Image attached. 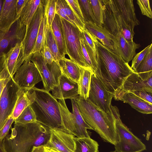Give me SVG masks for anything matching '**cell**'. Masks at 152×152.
<instances>
[{
    "mask_svg": "<svg viewBox=\"0 0 152 152\" xmlns=\"http://www.w3.org/2000/svg\"><path fill=\"white\" fill-rule=\"evenodd\" d=\"M28 94L37 122L50 129L61 127L58 102L49 91L34 87Z\"/></svg>",
    "mask_w": 152,
    "mask_h": 152,
    "instance_id": "cell-2",
    "label": "cell"
},
{
    "mask_svg": "<svg viewBox=\"0 0 152 152\" xmlns=\"http://www.w3.org/2000/svg\"><path fill=\"white\" fill-rule=\"evenodd\" d=\"M0 152H7L6 150L3 140H0Z\"/></svg>",
    "mask_w": 152,
    "mask_h": 152,
    "instance_id": "cell-52",
    "label": "cell"
},
{
    "mask_svg": "<svg viewBox=\"0 0 152 152\" xmlns=\"http://www.w3.org/2000/svg\"><path fill=\"white\" fill-rule=\"evenodd\" d=\"M85 23H95V20L89 0H77Z\"/></svg>",
    "mask_w": 152,
    "mask_h": 152,
    "instance_id": "cell-36",
    "label": "cell"
},
{
    "mask_svg": "<svg viewBox=\"0 0 152 152\" xmlns=\"http://www.w3.org/2000/svg\"><path fill=\"white\" fill-rule=\"evenodd\" d=\"M75 100L84 121L103 140L115 145L118 142V137L113 114L110 116L98 110L87 99L78 97Z\"/></svg>",
    "mask_w": 152,
    "mask_h": 152,
    "instance_id": "cell-3",
    "label": "cell"
},
{
    "mask_svg": "<svg viewBox=\"0 0 152 152\" xmlns=\"http://www.w3.org/2000/svg\"><path fill=\"white\" fill-rule=\"evenodd\" d=\"M80 67V76L77 83L79 97L86 100L88 97L91 76L94 74L89 68Z\"/></svg>",
    "mask_w": 152,
    "mask_h": 152,
    "instance_id": "cell-26",
    "label": "cell"
},
{
    "mask_svg": "<svg viewBox=\"0 0 152 152\" xmlns=\"http://www.w3.org/2000/svg\"><path fill=\"white\" fill-rule=\"evenodd\" d=\"M60 18L67 55L80 67L90 69L86 64L83 53L80 40L82 32L77 27Z\"/></svg>",
    "mask_w": 152,
    "mask_h": 152,
    "instance_id": "cell-8",
    "label": "cell"
},
{
    "mask_svg": "<svg viewBox=\"0 0 152 152\" xmlns=\"http://www.w3.org/2000/svg\"><path fill=\"white\" fill-rule=\"evenodd\" d=\"M13 80L19 88L29 90L42 79L38 69L28 58L15 73Z\"/></svg>",
    "mask_w": 152,
    "mask_h": 152,
    "instance_id": "cell-11",
    "label": "cell"
},
{
    "mask_svg": "<svg viewBox=\"0 0 152 152\" xmlns=\"http://www.w3.org/2000/svg\"><path fill=\"white\" fill-rule=\"evenodd\" d=\"M51 91L52 95L56 99H75L79 96L77 83L62 74L58 84Z\"/></svg>",
    "mask_w": 152,
    "mask_h": 152,
    "instance_id": "cell-15",
    "label": "cell"
},
{
    "mask_svg": "<svg viewBox=\"0 0 152 152\" xmlns=\"http://www.w3.org/2000/svg\"><path fill=\"white\" fill-rule=\"evenodd\" d=\"M72 111L70 112L64 99H58V104L61 120V127L77 137H90L87 129L92 130L83 120L75 100L71 99Z\"/></svg>",
    "mask_w": 152,
    "mask_h": 152,
    "instance_id": "cell-5",
    "label": "cell"
},
{
    "mask_svg": "<svg viewBox=\"0 0 152 152\" xmlns=\"http://www.w3.org/2000/svg\"><path fill=\"white\" fill-rule=\"evenodd\" d=\"M135 72L144 80H147L152 76V47L137 67Z\"/></svg>",
    "mask_w": 152,
    "mask_h": 152,
    "instance_id": "cell-30",
    "label": "cell"
},
{
    "mask_svg": "<svg viewBox=\"0 0 152 152\" xmlns=\"http://www.w3.org/2000/svg\"><path fill=\"white\" fill-rule=\"evenodd\" d=\"M41 1L40 0H28L19 18L22 24L26 27L28 25L37 10Z\"/></svg>",
    "mask_w": 152,
    "mask_h": 152,
    "instance_id": "cell-27",
    "label": "cell"
},
{
    "mask_svg": "<svg viewBox=\"0 0 152 152\" xmlns=\"http://www.w3.org/2000/svg\"><path fill=\"white\" fill-rule=\"evenodd\" d=\"M31 152H45L44 146L38 147H33Z\"/></svg>",
    "mask_w": 152,
    "mask_h": 152,
    "instance_id": "cell-51",
    "label": "cell"
},
{
    "mask_svg": "<svg viewBox=\"0 0 152 152\" xmlns=\"http://www.w3.org/2000/svg\"><path fill=\"white\" fill-rule=\"evenodd\" d=\"M44 7L42 0L34 15L26 27L25 35L21 42L24 61L31 53L34 48L41 21L44 17Z\"/></svg>",
    "mask_w": 152,
    "mask_h": 152,
    "instance_id": "cell-13",
    "label": "cell"
},
{
    "mask_svg": "<svg viewBox=\"0 0 152 152\" xmlns=\"http://www.w3.org/2000/svg\"><path fill=\"white\" fill-rule=\"evenodd\" d=\"M45 29V44L49 48L53 55L54 61L57 63L61 58L59 53L56 42L54 38L51 27L47 23L46 19L44 17Z\"/></svg>",
    "mask_w": 152,
    "mask_h": 152,
    "instance_id": "cell-32",
    "label": "cell"
},
{
    "mask_svg": "<svg viewBox=\"0 0 152 152\" xmlns=\"http://www.w3.org/2000/svg\"><path fill=\"white\" fill-rule=\"evenodd\" d=\"M115 120L118 142L114 145L118 152H142L146 150L145 145L134 135L122 123L119 109L116 106H111Z\"/></svg>",
    "mask_w": 152,
    "mask_h": 152,
    "instance_id": "cell-7",
    "label": "cell"
},
{
    "mask_svg": "<svg viewBox=\"0 0 152 152\" xmlns=\"http://www.w3.org/2000/svg\"><path fill=\"white\" fill-rule=\"evenodd\" d=\"M137 3L139 6L142 15L150 18H152V13L149 0H137Z\"/></svg>",
    "mask_w": 152,
    "mask_h": 152,
    "instance_id": "cell-41",
    "label": "cell"
},
{
    "mask_svg": "<svg viewBox=\"0 0 152 152\" xmlns=\"http://www.w3.org/2000/svg\"><path fill=\"white\" fill-rule=\"evenodd\" d=\"M75 152H99L98 143L88 137H75Z\"/></svg>",
    "mask_w": 152,
    "mask_h": 152,
    "instance_id": "cell-29",
    "label": "cell"
},
{
    "mask_svg": "<svg viewBox=\"0 0 152 152\" xmlns=\"http://www.w3.org/2000/svg\"><path fill=\"white\" fill-rule=\"evenodd\" d=\"M84 29L103 45L114 51V37L104 27L92 23L86 22L84 23Z\"/></svg>",
    "mask_w": 152,
    "mask_h": 152,
    "instance_id": "cell-22",
    "label": "cell"
},
{
    "mask_svg": "<svg viewBox=\"0 0 152 152\" xmlns=\"http://www.w3.org/2000/svg\"><path fill=\"white\" fill-rule=\"evenodd\" d=\"M119 90L125 92L144 91L152 92V76L144 80L134 72L126 79Z\"/></svg>",
    "mask_w": 152,
    "mask_h": 152,
    "instance_id": "cell-19",
    "label": "cell"
},
{
    "mask_svg": "<svg viewBox=\"0 0 152 152\" xmlns=\"http://www.w3.org/2000/svg\"><path fill=\"white\" fill-rule=\"evenodd\" d=\"M83 43L92 63L94 74L97 76L99 69L97 62V52L95 42L97 39L86 29L82 32Z\"/></svg>",
    "mask_w": 152,
    "mask_h": 152,
    "instance_id": "cell-23",
    "label": "cell"
},
{
    "mask_svg": "<svg viewBox=\"0 0 152 152\" xmlns=\"http://www.w3.org/2000/svg\"><path fill=\"white\" fill-rule=\"evenodd\" d=\"M51 28L61 58L67 54L62 24L60 17L56 14L51 25Z\"/></svg>",
    "mask_w": 152,
    "mask_h": 152,
    "instance_id": "cell-24",
    "label": "cell"
},
{
    "mask_svg": "<svg viewBox=\"0 0 152 152\" xmlns=\"http://www.w3.org/2000/svg\"><path fill=\"white\" fill-rule=\"evenodd\" d=\"M75 136L60 127L50 129L49 140L44 146L56 152H75Z\"/></svg>",
    "mask_w": 152,
    "mask_h": 152,
    "instance_id": "cell-12",
    "label": "cell"
},
{
    "mask_svg": "<svg viewBox=\"0 0 152 152\" xmlns=\"http://www.w3.org/2000/svg\"><path fill=\"white\" fill-rule=\"evenodd\" d=\"M44 7V17L49 27L51 25L56 14V7L57 0H43Z\"/></svg>",
    "mask_w": 152,
    "mask_h": 152,
    "instance_id": "cell-35",
    "label": "cell"
},
{
    "mask_svg": "<svg viewBox=\"0 0 152 152\" xmlns=\"http://www.w3.org/2000/svg\"><path fill=\"white\" fill-rule=\"evenodd\" d=\"M16 124H26L37 122L35 114L30 105L26 107L17 118L14 120Z\"/></svg>",
    "mask_w": 152,
    "mask_h": 152,
    "instance_id": "cell-34",
    "label": "cell"
},
{
    "mask_svg": "<svg viewBox=\"0 0 152 152\" xmlns=\"http://www.w3.org/2000/svg\"><path fill=\"white\" fill-rule=\"evenodd\" d=\"M114 94L107 91L102 82L94 74L91 76L87 100L98 110L111 116V101Z\"/></svg>",
    "mask_w": 152,
    "mask_h": 152,
    "instance_id": "cell-10",
    "label": "cell"
},
{
    "mask_svg": "<svg viewBox=\"0 0 152 152\" xmlns=\"http://www.w3.org/2000/svg\"><path fill=\"white\" fill-rule=\"evenodd\" d=\"M5 54L0 56V74L4 69L5 64Z\"/></svg>",
    "mask_w": 152,
    "mask_h": 152,
    "instance_id": "cell-50",
    "label": "cell"
},
{
    "mask_svg": "<svg viewBox=\"0 0 152 152\" xmlns=\"http://www.w3.org/2000/svg\"><path fill=\"white\" fill-rule=\"evenodd\" d=\"M64 8L68 17L74 23L78 28L82 32L84 29V25L79 20L70 8L65 0H62Z\"/></svg>",
    "mask_w": 152,
    "mask_h": 152,
    "instance_id": "cell-38",
    "label": "cell"
},
{
    "mask_svg": "<svg viewBox=\"0 0 152 152\" xmlns=\"http://www.w3.org/2000/svg\"><path fill=\"white\" fill-rule=\"evenodd\" d=\"M117 152L116 151H112V152Z\"/></svg>",
    "mask_w": 152,
    "mask_h": 152,
    "instance_id": "cell-55",
    "label": "cell"
},
{
    "mask_svg": "<svg viewBox=\"0 0 152 152\" xmlns=\"http://www.w3.org/2000/svg\"><path fill=\"white\" fill-rule=\"evenodd\" d=\"M14 121V119L10 116L7 119L5 123L0 130V140H3L7 135L11 126Z\"/></svg>",
    "mask_w": 152,
    "mask_h": 152,
    "instance_id": "cell-45",
    "label": "cell"
},
{
    "mask_svg": "<svg viewBox=\"0 0 152 152\" xmlns=\"http://www.w3.org/2000/svg\"><path fill=\"white\" fill-rule=\"evenodd\" d=\"M46 64H50L54 61L52 52L49 48L45 45L43 49L40 51Z\"/></svg>",
    "mask_w": 152,
    "mask_h": 152,
    "instance_id": "cell-47",
    "label": "cell"
},
{
    "mask_svg": "<svg viewBox=\"0 0 152 152\" xmlns=\"http://www.w3.org/2000/svg\"><path fill=\"white\" fill-rule=\"evenodd\" d=\"M151 47H152V43L148 46L141 51L136 54L132 60L131 67L134 72H136L137 67L143 60Z\"/></svg>",
    "mask_w": 152,
    "mask_h": 152,
    "instance_id": "cell-40",
    "label": "cell"
},
{
    "mask_svg": "<svg viewBox=\"0 0 152 152\" xmlns=\"http://www.w3.org/2000/svg\"><path fill=\"white\" fill-rule=\"evenodd\" d=\"M113 98L116 100L129 104L132 108L141 113L150 114L152 113V104L131 92L119 90L114 94Z\"/></svg>",
    "mask_w": 152,
    "mask_h": 152,
    "instance_id": "cell-16",
    "label": "cell"
},
{
    "mask_svg": "<svg viewBox=\"0 0 152 152\" xmlns=\"http://www.w3.org/2000/svg\"><path fill=\"white\" fill-rule=\"evenodd\" d=\"M45 31L44 20L43 18L41 21L35 43L31 54L40 51L43 49L45 42Z\"/></svg>",
    "mask_w": 152,
    "mask_h": 152,
    "instance_id": "cell-37",
    "label": "cell"
},
{
    "mask_svg": "<svg viewBox=\"0 0 152 152\" xmlns=\"http://www.w3.org/2000/svg\"><path fill=\"white\" fill-rule=\"evenodd\" d=\"M55 13L58 15L60 17L70 23L73 25L77 26L75 24L72 22L66 14L64 8L62 0H57Z\"/></svg>",
    "mask_w": 152,
    "mask_h": 152,
    "instance_id": "cell-44",
    "label": "cell"
},
{
    "mask_svg": "<svg viewBox=\"0 0 152 152\" xmlns=\"http://www.w3.org/2000/svg\"><path fill=\"white\" fill-rule=\"evenodd\" d=\"M26 26L22 24L19 18L13 24L7 33L10 38L12 47L17 43H21L24 38Z\"/></svg>",
    "mask_w": 152,
    "mask_h": 152,
    "instance_id": "cell-31",
    "label": "cell"
},
{
    "mask_svg": "<svg viewBox=\"0 0 152 152\" xmlns=\"http://www.w3.org/2000/svg\"><path fill=\"white\" fill-rule=\"evenodd\" d=\"M38 69L42 78L44 89L50 91L58 83L62 73L58 64L53 61L46 64L41 51L30 54L28 57Z\"/></svg>",
    "mask_w": 152,
    "mask_h": 152,
    "instance_id": "cell-9",
    "label": "cell"
},
{
    "mask_svg": "<svg viewBox=\"0 0 152 152\" xmlns=\"http://www.w3.org/2000/svg\"><path fill=\"white\" fill-rule=\"evenodd\" d=\"M80 40L83 53L86 63L88 66L91 69L94 74V67L92 63L83 43L82 32Z\"/></svg>",
    "mask_w": 152,
    "mask_h": 152,
    "instance_id": "cell-48",
    "label": "cell"
},
{
    "mask_svg": "<svg viewBox=\"0 0 152 152\" xmlns=\"http://www.w3.org/2000/svg\"><path fill=\"white\" fill-rule=\"evenodd\" d=\"M104 16L102 26L113 36L121 33L127 41H133L135 34L125 21L113 0H102Z\"/></svg>",
    "mask_w": 152,
    "mask_h": 152,
    "instance_id": "cell-6",
    "label": "cell"
},
{
    "mask_svg": "<svg viewBox=\"0 0 152 152\" xmlns=\"http://www.w3.org/2000/svg\"><path fill=\"white\" fill-rule=\"evenodd\" d=\"M45 152H56L53 151V150H50V149H48L45 148Z\"/></svg>",
    "mask_w": 152,
    "mask_h": 152,
    "instance_id": "cell-54",
    "label": "cell"
},
{
    "mask_svg": "<svg viewBox=\"0 0 152 152\" xmlns=\"http://www.w3.org/2000/svg\"><path fill=\"white\" fill-rule=\"evenodd\" d=\"M114 37L115 41L114 52L129 63L136 55V50L140 47V45L135 43L133 41H127L121 33L114 36Z\"/></svg>",
    "mask_w": 152,
    "mask_h": 152,
    "instance_id": "cell-17",
    "label": "cell"
},
{
    "mask_svg": "<svg viewBox=\"0 0 152 152\" xmlns=\"http://www.w3.org/2000/svg\"><path fill=\"white\" fill-rule=\"evenodd\" d=\"M5 63L8 71L13 79L16 71L23 63L22 44L17 43L5 54Z\"/></svg>",
    "mask_w": 152,
    "mask_h": 152,
    "instance_id": "cell-20",
    "label": "cell"
},
{
    "mask_svg": "<svg viewBox=\"0 0 152 152\" xmlns=\"http://www.w3.org/2000/svg\"><path fill=\"white\" fill-rule=\"evenodd\" d=\"M18 88L11 78L3 89L0 97V130L12 115L17 99Z\"/></svg>",
    "mask_w": 152,
    "mask_h": 152,
    "instance_id": "cell-14",
    "label": "cell"
},
{
    "mask_svg": "<svg viewBox=\"0 0 152 152\" xmlns=\"http://www.w3.org/2000/svg\"><path fill=\"white\" fill-rule=\"evenodd\" d=\"M62 73L77 83L80 75V67L70 59L61 58L58 63Z\"/></svg>",
    "mask_w": 152,
    "mask_h": 152,
    "instance_id": "cell-25",
    "label": "cell"
},
{
    "mask_svg": "<svg viewBox=\"0 0 152 152\" xmlns=\"http://www.w3.org/2000/svg\"><path fill=\"white\" fill-rule=\"evenodd\" d=\"M11 78H12L8 71L5 63L4 69L0 74V97L5 86Z\"/></svg>",
    "mask_w": 152,
    "mask_h": 152,
    "instance_id": "cell-43",
    "label": "cell"
},
{
    "mask_svg": "<svg viewBox=\"0 0 152 152\" xmlns=\"http://www.w3.org/2000/svg\"><path fill=\"white\" fill-rule=\"evenodd\" d=\"M17 0H4L0 16V30L7 33L12 25L19 18L16 5Z\"/></svg>",
    "mask_w": 152,
    "mask_h": 152,
    "instance_id": "cell-18",
    "label": "cell"
},
{
    "mask_svg": "<svg viewBox=\"0 0 152 152\" xmlns=\"http://www.w3.org/2000/svg\"><path fill=\"white\" fill-rule=\"evenodd\" d=\"M95 20V23L102 26L104 16V6L102 0H89Z\"/></svg>",
    "mask_w": 152,
    "mask_h": 152,
    "instance_id": "cell-33",
    "label": "cell"
},
{
    "mask_svg": "<svg viewBox=\"0 0 152 152\" xmlns=\"http://www.w3.org/2000/svg\"><path fill=\"white\" fill-rule=\"evenodd\" d=\"M95 44L99 69L96 76L106 89L114 95L121 88L127 77L134 71L121 56L97 39Z\"/></svg>",
    "mask_w": 152,
    "mask_h": 152,
    "instance_id": "cell-1",
    "label": "cell"
},
{
    "mask_svg": "<svg viewBox=\"0 0 152 152\" xmlns=\"http://www.w3.org/2000/svg\"><path fill=\"white\" fill-rule=\"evenodd\" d=\"M11 48V42L8 34L0 30V56L7 53Z\"/></svg>",
    "mask_w": 152,
    "mask_h": 152,
    "instance_id": "cell-39",
    "label": "cell"
},
{
    "mask_svg": "<svg viewBox=\"0 0 152 152\" xmlns=\"http://www.w3.org/2000/svg\"><path fill=\"white\" fill-rule=\"evenodd\" d=\"M44 126L37 122L26 124H16L11 132L3 139L7 152H31Z\"/></svg>",
    "mask_w": 152,
    "mask_h": 152,
    "instance_id": "cell-4",
    "label": "cell"
},
{
    "mask_svg": "<svg viewBox=\"0 0 152 152\" xmlns=\"http://www.w3.org/2000/svg\"><path fill=\"white\" fill-rule=\"evenodd\" d=\"M125 21L134 31L135 26L140 24L137 19L132 0H113Z\"/></svg>",
    "mask_w": 152,
    "mask_h": 152,
    "instance_id": "cell-21",
    "label": "cell"
},
{
    "mask_svg": "<svg viewBox=\"0 0 152 152\" xmlns=\"http://www.w3.org/2000/svg\"><path fill=\"white\" fill-rule=\"evenodd\" d=\"M17 98L11 116L15 119L22 111L31 104L28 94V90L19 88L17 92Z\"/></svg>",
    "mask_w": 152,
    "mask_h": 152,
    "instance_id": "cell-28",
    "label": "cell"
},
{
    "mask_svg": "<svg viewBox=\"0 0 152 152\" xmlns=\"http://www.w3.org/2000/svg\"><path fill=\"white\" fill-rule=\"evenodd\" d=\"M65 0L76 15L84 25L85 22L77 0Z\"/></svg>",
    "mask_w": 152,
    "mask_h": 152,
    "instance_id": "cell-42",
    "label": "cell"
},
{
    "mask_svg": "<svg viewBox=\"0 0 152 152\" xmlns=\"http://www.w3.org/2000/svg\"><path fill=\"white\" fill-rule=\"evenodd\" d=\"M132 93L143 100L152 104V92L144 91L129 92Z\"/></svg>",
    "mask_w": 152,
    "mask_h": 152,
    "instance_id": "cell-46",
    "label": "cell"
},
{
    "mask_svg": "<svg viewBox=\"0 0 152 152\" xmlns=\"http://www.w3.org/2000/svg\"><path fill=\"white\" fill-rule=\"evenodd\" d=\"M27 1L28 0H17L16 9L17 15L19 18L21 12L25 6Z\"/></svg>",
    "mask_w": 152,
    "mask_h": 152,
    "instance_id": "cell-49",
    "label": "cell"
},
{
    "mask_svg": "<svg viewBox=\"0 0 152 152\" xmlns=\"http://www.w3.org/2000/svg\"><path fill=\"white\" fill-rule=\"evenodd\" d=\"M4 0H0V16L3 7Z\"/></svg>",
    "mask_w": 152,
    "mask_h": 152,
    "instance_id": "cell-53",
    "label": "cell"
}]
</instances>
